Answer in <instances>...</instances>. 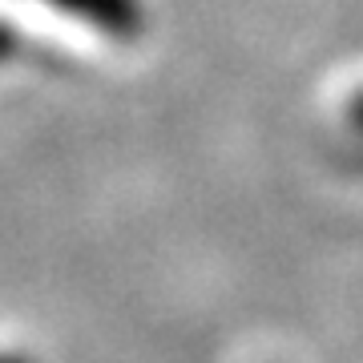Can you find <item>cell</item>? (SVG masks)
<instances>
[{"label":"cell","mask_w":363,"mask_h":363,"mask_svg":"<svg viewBox=\"0 0 363 363\" xmlns=\"http://www.w3.org/2000/svg\"><path fill=\"white\" fill-rule=\"evenodd\" d=\"M61 13L77 16L85 25H93L97 33L105 37H117V40H130L145 28V9L142 0H45Z\"/></svg>","instance_id":"cell-1"},{"label":"cell","mask_w":363,"mask_h":363,"mask_svg":"<svg viewBox=\"0 0 363 363\" xmlns=\"http://www.w3.org/2000/svg\"><path fill=\"white\" fill-rule=\"evenodd\" d=\"M355 121H359V125H363V97H359V101H355Z\"/></svg>","instance_id":"cell-2"}]
</instances>
